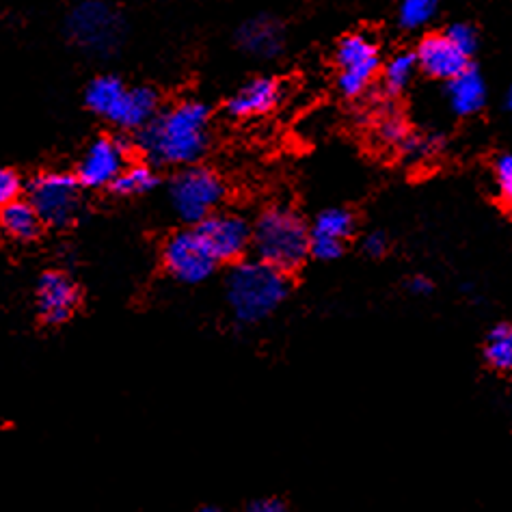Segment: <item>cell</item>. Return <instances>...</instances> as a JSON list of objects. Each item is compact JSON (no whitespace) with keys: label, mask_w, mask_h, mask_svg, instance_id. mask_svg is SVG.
<instances>
[{"label":"cell","mask_w":512,"mask_h":512,"mask_svg":"<svg viewBox=\"0 0 512 512\" xmlns=\"http://www.w3.org/2000/svg\"><path fill=\"white\" fill-rule=\"evenodd\" d=\"M210 145V111L206 104L186 100L158 113L139 130L137 147L150 165H197Z\"/></svg>","instance_id":"6da1fadb"},{"label":"cell","mask_w":512,"mask_h":512,"mask_svg":"<svg viewBox=\"0 0 512 512\" xmlns=\"http://www.w3.org/2000/svg\"><path fill=\"white\" fill-rule=\"evenodd\" d=\"M288 273L262 260L238 262L227 279V301L240 322H260L286 301Z\"/></svg>","instance_id":"7a4b0ae2"},{"label":"cell","mask_w":512,"mask_h":512,"mask_svg":"<svg viewBox=\"0 0 512 512\" xmlns=\"http://www.w3.org/2000/svg\"><path fill=\"white\" fill-rule=\"evenodd\" d=\"M309 240H312V232L299 214L290 208L275 206L264 210L255 221L251 247L258 260L284 273H292L307 260Z\"/></svg>","instance_id":"3957f363"},{"label":"cell","mask_w":512,"mask_h":512,"mask_svg":"<svg viewBox=\"0 0 512 512\" xmlns=\"http://www.w3.org/2000/svg\"><path fill=\"white\" fill-rule=\"evenodd\" d=\"M91 113L121 130H143L158 115V93L150 87H132L117 76L93 78L85 91Z\"/></svg>","instance_id":"277c9868"},{"label":"cell","mask_w":512,"mask_h":512,"mask_svg":"<svg viewBox=\"0 0 512 512\" xmlns=\"http://www.w3.org/2000/svg\"><path fill=\"white\" fill-rule=\"evenodd\" d=\"M70 42L93 57H109L124 42V16L106 0H80L65 20Z\"/></svg>","instance_id":"5b68a950"},{"label":"cell","mask_w":512,"mask_h":512,"mask_svg":"<svg viewBox=\"0 0 512 512\" xmlns=\"http://www.w3.org/2000/svg\"><path fill=\"white\" fill-rule=\"evenodd\" d=\"M225 197V184L217 173L191 165L184 167L169 184V199L184 223L199 225L217 212Z\"/></svg>","instance_id":"8992f818"},{"label":"cell","mask_w":512,"mask_h":512,"mask_svg":"<svg viewBox=\"0 0 512 512\" xmlns=\"http://www.w3.org/2000/svg\"><path fill=\"white\" fill-rule=\"evenodd\" d=\"M26 199L31 201L44 225L67 227L78 219L83 206V184L72 173H39L26 188Z\"/></svg>","instance_id":"52a82bcc"},{"label":"cell","mask_w":512,"mask_h":512,"mask_svg":"<svg viewBox=\"0 0 512 512\" xmlns=\"http://www.w3.org/2000/svg\"><path fill=\"white\" fill-rule=\"evenodd\" d=\"M335 65H338V87L342 96L359 98L368 91L383 67L379 44L363 33H350L342 37L335 48Z\"/></svg>","instance_id":"ba28073f"},{"label":"cell","mask_w":512,"mask_h":512,"mask_svg":"<svg viewBox=\"0 0 512 512\" xmlns=\"http://www.w3.org/2000/svg\"><path fill=\"white\" fill-rule=\"evenodd\" d=\"M219 260L201 238L197 229H182V232L173 234L163 247V266L165 271L182 281V284L195 286L212 277L217 271Z\"/></svg>","instance_id":"9c48e42d"},{"label":"cell","mask_w":512,"mask_h":512,"mask_svg":"<svg viewBox=\"0 0 512 512\" xmlns=\"http://www.w3.org/2000/svg\"><path fill=\"white\" fill-rule=\"evenodd\" d=\"M219 262H240L251 247L253 227L232 212H214L197 227Z\"/></svg>","instance_id":"30bf717a"},{"label":"cell","mask_w":512,"mask_h":512,"mask_svg":"<svg viewBox=\"0 0 512 512\" xmlns=\"http://www.w3.org/2000/svg\"><path fill=\"white\" fill-rule=\"evenodd\" d=\"M128 143L115 137L93 141L78 163L76 178L85 188H109L128 163Z\"/></svg>","instance_id":"8fae6325"},{"label":"cell","mask_w":512,"mask_h":512,"mask_svg":"<svg viewBox=\"0 0 512 512\" xmlns=\"http://www.w3.org/2000/svg\"><path fill=\"white\" fill-rule=\"evenodd\" d=\"M469 59L463 50H458L452 39L441 33H428L420 39L415 48L417 70H422L426 76L437 80H452L469 67Z\"/></svg>","instance_id":"7c38bea8"},{"label":"cell","mask_w":512,"mask_h":512,"mask_svg":"<svg viewBox=\"0 0 512 512\" xmlns=\"http://www.w3.org/2000/svg\"><path fill=\"white\" fill-rule=\"evenodd\" d=\"M78 307V288L74 281L59 273L50 271L46 273L37 284V309L39 316L44 318L48 325H61L74 314Z\"/></svg>","instance_id":"4fadbf2b"},{"label":"cell","mask_w":512,"mask_h":512,"mask_svg":"<svg viewBox=\"0 0 512 512\" xmlns=\"http://www.w3.org/2000/svg\"><path fill=\"white\" fill-rule=\"evenodd\" d=\"M238 46L255 59H275L286 46V33L281 22L268 16L245 22L236 33Z\"/></svg>","instance_id":"5bb4252c"},{"label":"cell","mask_w":512,"mask_h":512,"mask_svg":"<svg viewBox=\"0 0 512 512\" xmlns=\"http://www.w3.org/2000/svg\"><path fill=\"white\" fill-rule=\"evenodd\" d=\"M281 87L275 78H253L240 87L227 102V113L236 119H249L271 113L279 104Z\"/></svg>","instance_id":"9a60e30c"},{"label":"cell","mask_w":512,"mask_h":512,"mask_svg":"<svg viewBox=\"0 0 512 512\" xmlns=\"http://www.w3.org/2000/svg\"><path fill=\"white\" fill-rule=\"evenodd\" d=\"M448 104L454 115L471 117L487 104V83L474 67H467L458 76L448 80Z\"/></svg>","instance_id":"2e32d148"},{"label":"cell","mask_w":512,"mask_h":512,"mask_svg":"<svg viewBox=\"0 0 512 512\" xmlns=\"http://www.w3.org/2000/svg\"><path fill=\"white\" fill-rule=\"evenodd\" d=\"M42 225L44 221L39 219V214L29 199H16L0 208V229H3L5 236L13 240H35L39 232H42Z\"/></svg>","instance_id":"e0dca14e"},{"label":"cell","mask_w":512,"mask_h":512,"mask_svg":"<svg viewBox=\"0 0 512 512\" xmlns=\"http://www.w3.org/2000/svg\"><path fill=\"white\" fill-rule=\"evenodd\" d=\"M415 72H417L415 52H398V55H394L381 67L385 96L389 98L400 96V93L407 89V85L413 80Z\"/></svg>","instance_id":"ac0fdd59"},{"label":"cell","mask_w":512,"mask_h":512,"mask_svg":"<svg viewBox=\"0 0 512 512\" xmlns=\"http://www.w3.org/2000/svg\"><path fill=\"white\" fill-rule=\"evenodd\" d=\"M309 232L314 238L346 242L355 232V217L344 208H329L318 214Z\"/></svg>","instance_id":"d6986e66"},{"label":"cell","mask_w":512,"mask_h":512,"mask_svg":"<svg viewBox=\"0 0 512 512\" xmlns=\"http://www.w3.org/2000/svg\"><path fill=\"white\" fill-rule=\"evenodd\" d=\"M158 184V175L150 163H141V165H128L124 171H121L115 184L111 186L117 195H145L154 191Z\"/></svg>","instance_id":"ffe728a7"},{"label":"cell","mask_w":512,"mask_h":512,"mask_svg":"<svg viewBox=\"0 0 512 512\" xmlns=\"http://www.w3.org/2000/svg\"><path fill=\"white\" fill-rule=\"evenodd\" d=\"M439 0H398V24L404 31H420L433 22Z\"/></svg>","instance_id":"44dd1931"},{"label":"cell","mask_w":512,"mask_h":512,"mask_svg":"<svg viewBox=\"0 0 512 512\" xmlns=\"http://www.w3.org/2000/svg\"><path fill=\"white\" fill-rule=\"evenodd\" d=\"M484 357L495 370L508 372L512 370V327L510 325H497L487 338L484 346Z\"/></svg>","instance_id":"7402d4cb"},{"label":"cell","mask_w":512,"mask_h":512,"mask_svg":"<svg viewBox=\"0 0 512 512\" xmlns=\"http://www.w3.org/2000/svg\"><path fill=\"white\" fill-rule=\"evenodd\" d=\"M439 150H441V137H437V134L411 132L398 152L407 160H411V163H422V160L433 158Z\"/></svg>","instance_id":"603a6c76"},{"label":"cell","mask_w":512,"mask_h":512,"mask_svg":"<svg viewBox=\"0 0 512 512\" xmlns=\"http://www.w3.org/2000/svg\"><path fill=\"white\" fill-rule=\"evenodd\" d=\"M411 130L407 124L396 115H387L379 121V128H376V139H379L381 145L392 147V150H400L402 143L407 141Z\"/></svg>","instance_id":"cb8c5ba5"},{"label":"cell","mask_w":512,"mask_h":512,"mask_svg":"<svg viewBox=\"0 0 512 512\" xmlns=\"http://www.w3.org/2000/svg\"><path fill=\"white\" fill-rule=\"evenodd\" d=\"M493 173H495V184H497V191H500L502 201L512 210V152L502 154L495 160Z\"/></svg>","instance_id":"d4e9b609"},{"label":"cell","mask_w":512,"mask_h":512,"mask_svg":"<svg viewBox=\"0 0 512 512\" xmlns=\"http://www.w3.org/2000/svg\"><path fill=\"white\" fill-rule=\"evenodd\" d=\"M446 35L452 39V44L458 50L465 52L467 57L474 55L476 48H478V33H476L474 26L467 24V22H456V24L448 26Z\"/></svg>","instance_id":"484cf974"},{"label":"cell","mask_w":512,"mask_h":512,"mask_svg":"<svg viewBox=\"0 0 512 512\" xmlns=\"http://www.w3.org/2000/svg\"><path fill=\"white\" fill-rule=\"evenodd\" d=\"M20 193H22L20 175L13 169L0 167V208L20 199Z\"/></svg>","instance_id":"4316f807"},{"label":"cell","mask_w":512,"mask_h":512,"mask_svg":"<svg viewBox=\"0 0 512 512\" xmlns=\"http://www.w3.org/2000/svg\"><path fill=\"white\" fill-rule=\"evenodd\" d=\"M389 249V240L381 232H372L363 238V251H366L370 258H381Z\"/></svg>","instance_id":"83f0119b"},{"label":"cell","mask_w":512,"mask_h":512,"mask_svg":"<svg viewBox=\"0 0 512 512\" xmlns=\"http://www.w3.org/2000/svg\"><path fill=\"white\" fill-rule=\"evenodd\" d=\"M245 512H288V508L281 504L279 500H260L247 506Z\"/></svg>","instance_id":"f1b7e54d"},{"label":"cell","mask_w":512,"mask_h":512,"mask_svg":"<svg viewBox=\"0 0 512 512\" xmlns=\"http://www.w3.org/2000/svg\"><path fill=\"white\" fill-rule=\"evenodd\" d=\"M409 290H411L413 294H417V296H426L430 290H433V284H430L428 277L417 275V277H413V279L409 281Z\"/></svg>","instance_id":"f546056e"},{"label":"cell","mask_w":512,"mask_h":512,"mask_svg":"<svg viewBox=\"0 0 512 512\" xmlns=\"http://www.w3.org/2000/svg\"><path fill=\"white\" fill-rule=\"evenodd\" d=\"M506 106H508V109L512 111V85H510V89H508V96H506Z\"/></svg>","instance_id":"4dcf8cb0"},{"label":"cell","mask_w":512,"mask_h":512,"mask_svg":"<svg viewBox=\"0 0 512 512\" xmlns=\"http://www.w3.org/2000/svg\"><path fill=\"white\" fill-rule=\"evenodd\" d=\"M199 512H221V510H217V508H201Z\"/></svg>","instance_id":"1f68e13d"}]
</instances>
